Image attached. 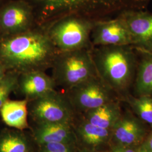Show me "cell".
<instances>
[{
  "label": "cell",
  "mask_w": 152,
  "mask_h": 152,
  "mask_svg": "<svg viewBox=\"0 0 152 152\" xmlns=\"http://www.w3.org/2000/svg\"><path fill=\"white\" fill-rule=\"evenodd\" d=\"M136 148L114 144L107 152H136Z\"/></svg>",
  "instance_id": "cell-22"
},
{
  "label": "cell",
  "mask_w": 152,
  "mask_h": 152,
  "mask_svg": "<svg viewBox=\"0 0 152 152\" xmlns=\"http://www.w3.org/2000/svg\"><path fill=\"white\" fill-rule=\"evenodd\" d=\"M120 102H112L78 115L92 125L112 130L122 116Z\"/></svg>",
  "instance_id": "cell-17"
},
{
  "label": "cell",
  "mask_w": 152,
  "mask_h": 152,
  "mask_svg": "<svg viewBox=\"0 0 152 152\" xmlns=\"http://www.w3.org/2000/svg\"><path fill=\"white\" fill-rule=\"evenodd\" d=\"M91 55L98 76L124 100L133 87L139 55L131 45L92 47Z\"/></svg>",
  "instance_id": "cell-2"
},
{
  "label": "cell",
  "mask_w": 152,
  "mask_h": 152,
  "mask_svg": "<svg viewBox=\"0 0 152 152\" xmlns=\"http://www.w3.org/2000/svg\"><path fill=\"white\" fill-rule=\"evenodd\" d=\"M124 101L130 105L140 120L152 125V96H133L129 94L124 99Z\"/></svg>",
  "instance_id": "cell-19"
},
{
  "label": "cell",
  "mask_w": 152,
  "mask_h": 152,
  "mask_svg": "<svg viewBox=\"0 0 152 152\" xmlns=\"http://www.w3.org/2000/svg\"><path fill=\"white\" fill-rule=\"evenodd\" d=\"M137 51L139 61L133 88L136 96H152V53Z\"/></svg>",
  "instance_id": "cell-18"
},
{
  "label": "cell",
  "mask_w": 152,
  "mask_h": 152,
  "mask_svg": "<svg viewBox=\"0 0 152 152\" xmlns=\"http://www.w3.org/2000/svg\"><path fill=\"white\" fill-rule=\"evenodd\" d=\"M136 152H152V151L143 142L139 146L136 147Z\"/></svg>",
  "instance_id": "cell-23"
},
{
  "label": "cell",
  "mask_w": 152,
  "mask_h": 152,
  "mask_svg": "<svg viewBox=\"0 0 152 152\" xmlns=\"http://www.w3.org/2000/svg\"><path fill=\"white\" fill-rule=\"evenodd\" d=\"M28 110L29 125L73 124L78 115L64 92L56 90L28 101Z\"/></svg>",
  "instance_id": "cell-5"
},
{
  "label": "cell",
  "mask_w": 152,
  "mask_h": 152,
  "mask_svg": "<svg viewBox=\"0 0 152 152\" xmlns=\"http://www.w3.org/2000/svg\"><path fill=\"white\" fill-rule=\"evenodd\" d=\"M19 75L15 72L7 71L0 80V108L11 94L15 92Z\"/></svg>",
  "instance_id": "cell-20"
},
{
  "label": "cell",
  "mask_w": 152,
  "mask_h": 152,
  "mask_svg": "<svg viewBox=\"0 0 152 152\" xmlns=\"http://www.w3.org/2000/svg\"><path fill=\"white\" fill-rule=\"evenodd\" d=\"M73 127L77 144L81 150L102 151L111 141V130L92 125L78 114Z\"/></svg>",
  "instance_id": "cell-10"
},
{
  "label": "cell",
  "mask_w": 152,
  "mask_h": 152,
  "mask_svg": "<svg viewBox=\"0 0 152 152\" xmlns=\"http://www.w3.org/2000/svg\"><path fill=\"white\" fill-rule=\"evenodd\" d=\"M111 130V141L126 147H137L143 143L147 136L142 121L129 112L122 115Z\"/></svg>",
  "instance_id": "cell-11"
},
{
  "label": "cell",
  "mask_w": 152,
  "mask_h": 152,
  "mask_svg": "<svg viewBox=\"0 0 152 152\" xmlns=\"http://www.w3.org/2000/svg\"><path fill=\"white\" fill-rule=\"evenodd\" d=\"M29 131L37 145L55 142L77 143L73 124H33L30 125Z\"/></svg>",
  "instance_id": "cell-13"
},
{
  "label": "cell",
  "mask_w": 152,
  "mask_h": 152,
  "mask_svg": "<svg viewBox=\"0 0 152 152\" xmlns=\"http://www.w3.org/2000/svg\"><path fill=\"white\" fill-rule=\"evenodd\" d=\"M64 92L77 114H83L112 102L121 100L98 75Z\"/></svg>",
  "instance_id": "cell-6"
},
{
  "label": "cell",
  "mask_w": 152,
  "mask_h": 152,
  "mask_svg": "<svg viewBox=\"0 0 152 152\" xmlns=\"http://www.w3.org/2000/svg\"><path fill=\"white\" fill-rule=\"evenodd\" d=\"M28 101L8 99L0 108V115L7 127L20 130L29 129Z\"/></svg>",
  "instance_id": "cell-16"
},
{
  "label": "cell",
  "mask_w": 152,
  "mask_h": 152,
  "mask_svg": "<svg viewBox=\"0 0 152 152\" xmlns=\"http://www.w3.org/2000/svg\"><path fill=\"white\" fill-rule=\"evenodd\" d=\"M91 49L59 51L51 68L56 87L66 91L98 75Z\"/></svg>",
  "instance_id": "cell-3"
},
{
  "label": "cell",
  "mask_w": 152,
  "mask_h": 152,
  "mask_svg": "<svg viewBox=\"0 0 152 152\" xmlns=\"http://www.w3.org/2000/svg\"><path fill=\"white\" fill-rule=\"evenodd\" d=\"M80 152H86L85 151H83V150H80Z\"/></svg>",
  "instance_id": "cell-28"
},
{
  "label": "cell",
  "mask_w": 152,
  "mask_h": 152,
  "mask_svg": "<svg viewBox=\"0 0 152 152\" xmlns=\"http://www.w3.org/2000/svg\"><path fill=\"white\" fill-rule=\"evenodd\" d=\"M7 71L6 70L4 66L0 62V80L4 77Z\"/></svg>",
  "instance_id": "cell-25"
},
{
  "label": "cell",
  "mask_w": 152,
  "mask_h": 152,
  "mask_svg": "<svg viewBox=\"0 0 152 152\" xmlns=\"http://www.w3.org/2000/svg\"><path fill=\"white\" fill-rule=\"evenodd\" d=\"M35 9L28 0H9L0 6V36L25 32L37 26Z\"/></svg>",
  "instance_id": "cell-7"
},
{
  "label": "cell",
  "mask_w": 152,
  "mask_h": 152,
  "mask_svg": "<svg viewBox=\"0 0 152 152\" xmlns=\"http://www.w3.org/2000/svg\"><path fill=\"white\" fill-rule=\"evenodd\" d=\"M56 88L54 79L45 71H32L19 75L14 93L30 101L56 90Z\"/></svg>",
  "instance_id": "cell-12"
},
{
  "label": "cell",
  "mask_w": 152,
  "mask_h": 152,
  "mask_svg": "<svg viewBox=\"0 0 152 152\" xmlns=\"http://www.w3.org/2000/svg\"><path fill=\"white\" fill-rule=\"evenodd\" d=\"M92 47L132 44L130 33L120 16L95 21L91 33Z\"/></svg>",
  "instance_id": "cell-8"
},
{
  "label": "cell",
  "mask_w": 152,
  "mask_h": 152,
  "mask_svg": "<svg viewBox=\"0 0 152 152\" xmlns=\"http://www.w3.org/2000/svg\"><path fill=\"white\" fill-rule=\"evenodd\" d=\"M96 15L110 19L126 11L146 10L152 0H82Z\"/></svg>",
  "instance_id": "cell-14"
},
{
  "label": "cell",
  "mask_w": 152,
  "mask_h": 152,
  "mask_svg": "<svg viewBox=\"0 0 152 152\" xmlns=\"http://www.w3.org/2000/svg\"><path fill=\"white\" fill-rule=\"evenodd\" d=\"M143 142L152 151V130L151 131L148 136H147L146 139Z\"/></svg>",
  "instance_id": "cell-24"
},
{
  "label": "cell",
  "mask_w": 152,
  "mask_h": 152,
  "mask_svg": "<svg viewBox=\"0 0 152 152\" xmlns=\"http://www.w3.org/2000/svg\"><path fill=\"white\" fill-rule=\"evenodd\" d=\"M7 1H9V0H0V6L2 5L4 3H5L6 2H7Z\"/></svg>",
  "instance_id": "cell-27"
},
{
  "label": "cell",
  "mask_w": 152,
  "mask_h": 152,
  "mask_svg": "<svg viewBox=\"0 0 152 152\" xmlns=\"http://www.w3.org/2000/svg\"><path fill=\"white\" fill-rule=\"evenodd\" d=\"M118 15L130 33L132 46L137 51L152 53V12L146 10H132Z\"/></svg>",
  "instance_id": "cell-9"
},
{
  "label": "cell",
  "mask_w": 152,
  "mask_h": 152,
  "mask_svg": "<svg viewBox=\"0 0 152 152\" xmlns=\"http://www.w3.org/2000/svg\"><path fill=\"white\" fill-rule=\"evenodd\" d=\"M77 143L55 142L37 145L36 152H80Z\"/></svg>",
  "instance_id": "cell-21"
},
{
  "label": "cell",
  "mask_w": 152,
  "mask_h": 152,
  "mask_svg": "<svg viewBox=\"0 0 152 152\" xmlns=\"http://www.w3.org/2000/svg\"><path fill=\"white\" fill-rule=\"evenodd\" d=\"M30 131L5 127L0 131V152H36Z\"/></svg>",
  "instance_id": "cell-15"
},
{
  "label": "cell",
  "mask_w": 152,
  "mask_h": 152,
  "mask_svg": "<svg viewBox=\"0 0 152 152\" xmlns=\"http://www.w3.org/2000/svg\"><path fill=\"white\" fill-rule=\"evenodd\" d=\"M59 51L46 28L37 25L25 32L0 36V62L19 74L51 69Z\"/></svg>",
  "instance_id": "cell-1"
},
{
  "label": "cell",
  "mask_w": 152,
  "mask_h": 152,
  "mask_svg": "<svg viewBox=\"0 0 152 152\" xmlns=\"http://www.w3.org/2000/svg\"><path fill=\"white\" fill-rule=\"evenodd\" d=\"M86 152H104L103 151H85L83 150Z\"/></svg>",
  "instance_id": "cell-26"
},
{
  "label": "cell",
  "mask_w": 152,
  "mask_h": 152,
  "mask_svg": "<svg viewBox=\"0 0 152 152\" xmlns=\"http://www.w3.org/2000/svg\"><path fill=\"white\" fill-rule=\"evenodd\" d=\"M94 20L82 16L68 15L44 26L59 51L91 49V33Z\"/></svg>",
  "instance_id": "cell-4"
}]
</instances>
